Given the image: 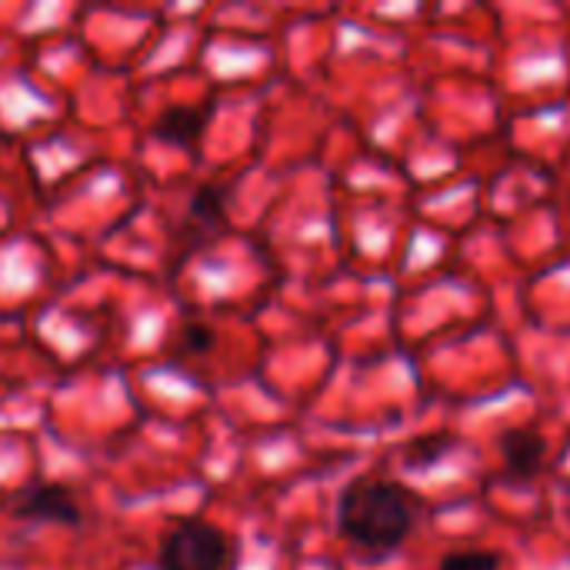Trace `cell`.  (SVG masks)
<instances>
[{"label": "cell", "instance_id": "1", "mask_svg": "<svg viewBox=\"0 0 570 570\" xmlns=\"http://www.w3.org/2000/svg\"><path fill=\"white\" fill-rule=\"evenodd\" d=\"M424 498L397 481L357 478L341 491L337 534L364 558L394 554L417 528Z\"/></svg>", "mask_w": 570, "mask_h": 570}, {"label": "cell", "instance_id": "2", "mask_svg": "<svg viewBox=\"0 0 570 570\" xmlns=\"http://www.w3.org/2000/svg\"><path fill=\"white\" fill-rule=\"evenodd\" d=\"M237 541L200 518L177 521L157 548V570H237Z\"/></svg>", "mask_w": 570, "mask_h": 570}, {"label": "cell", "instance_id": "3", "mask_svg": "<svg viewBox=\"0 0 570 570\" xmlns=\"http://www.w3.org/2000/svg\"><path fill=\"white\" fill-rule=\"evenodd\" d=\"M227 200H230V190L224 184H204L194 190L187 204V217H184V237H180L187 247V257L207 244H217V237L227 230Z\"/></svg>", "mask_w": 570, "mask_h": 570}, {"label": "cell", "instance_id": "4", "mask_svg": "<svg viewBox=\"0 0 570 570\" xmlns=\"http://www.w3.org/2000/svg\"><path fill=\"white\" fill-rule=\"evenodd\" d=\"M10 514L17 521H30V524H80L83 511L80 501L70 488L63 484H30L10 508Z\"/></svg>", "mask_w": 570, "mask_h": 570}, {"label": "cell", "instance_id": "5", "mask_svg": "<svg viewBox=\"0 0 570 570\" xmlns=\"http://www.w3.org/2000/svg\"><path fill=\"white\" fill-rule=\"evenodd\" d=\"M210 114H214V104H204V107H167V110L154 120L150 134H154V140H160V144H167V147L197 154Z\"/></svg>", "mask_w": 570, "mask_h": 570}, {"label": "cell", "instance_id": "6", "mask_svg": "<svg viewBox=\"0 0 570 570\" xmlns=\"http://www.w3.org/2000/svg\"><path fill=\"white\" fill-rule=\"evenodd\" d=\"M498 451L504 458V471L514 481H531L541 468H544V454L548 444L538 431L528 428H511L498 438Z\"/></svg>", "mask_w": 570, "mask_h": 570}, {"label": "cell", "instance_id": "7", "mask_svg": "<svg viewBox=\"0 0 570 570\" xmlns=\"http://www.w3.org/2000/svg\"><path fill=\"white\" fill-rule=\"evenodd\" d=\"M458 444L454 434H424V438H414L411 448H407V464L411 468H428V464H438L441 458H448V451Z\"/></svg>", "mask_w": 570, "mask_h": 570}, {"label": "cell", "instance_id": "8", "mask_svg": "<svg viewBox=\"0 0 570 570\" xmlns=\"http://www.w3.org/2000/svg\"><path fill=\"white\" fill-rule=\"evenodd\" d=\"M438 570H501L498 551H454L448 554Z\"/></svg>", "mask_w": 570, "mask_h": 570}, {"label": "cell", "instance_id": "9", "mask_svg": "<svg viewBox=\"0 0 570 570\" xmlns=\"http://www.w3.org/2000/svg\"><path fill=\"white\" fill-rule=\"evenodd\" d=\"M210 347H214L210 327H204V324H187V327H184V351H190V354H207Z\"/></svg>", "mask_w": 570, "mask_h": 570}]
</instances>
